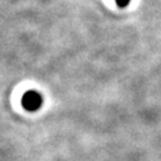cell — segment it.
I'll list each match as a JSON object with an SVG mask.
<instances>
[{"instance_id": "1", "label": "cell", "mask_w": 161, "mask_h": 161, "mask_svg": "<svg viewBox=\"0 0 161 161\" xmlns=\"http://www.w3.org/2000/svg\"><path fill=\"white\" fill-rule=\"evenodd\" d=\"M43 104V98L36 90H28L22 97V105L27 112H37Z\"/></svg>"}]
</instances>
